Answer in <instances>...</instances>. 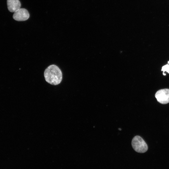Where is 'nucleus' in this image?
<instances>
[{
	"mask_svg": "<svg viewBox=\"0 0 169 169\" xmlns=\"http://www.w3.org/2000/svg\"><path fill=\"white\" fill-rule=\"evenodd\" d=\"M8 10L11 12H15L20 8L21 4L19 0H7Z\"/></svg>",
	"mask_w": 169,
	"mask_h": 169,
	"instance_id": "nucleus-5",
	"label": "nucleus"
},
{
	"mask_svg": "<svg viewBox=\"0 0 169 169\" xmlns=\"http://www.w3.org/2000/svg\"><path fill=\"white\" fill-rule=\"evenodd\" d=\"M168 64H169V61H168Z\"/></svg>",
	"mask_w": 169,
	"mask_h": 169,
	"instance_id": "nucleus-7",
	"label": "nucleus"
},
{
	"mask_svg": "<svg viewBox=\"0 0 169 169\" xmlns=\"http://www.w3.org/2000/svg\"><path fill=\"white\" fill-rule=\"evenodd\" d=\"M161 70L163 71V73H164L165 71H166L169 73V65L166 64L163 66Z\"/></svg>",
	"mask_w": 169,
	"mask_h": 169,
	"instance_id": "nucleus-6",
	"label": "nucleus"
},
{
	"mask_svg": "<svg viewBox=\"0 0 169 169\" xmlns=\"http://www.w3.org/2000/svg\"><path fill=\"white\" fill-rule=\"evenodd\" d=\"M155 96L159 103L163 104L168 103H169V89L158 90L156 93Z\"/></svg>",
	"mask_w": 169,
	"mask_h": 169,
	"instance_id": "nucleus-3",
	"label": "nucleus"
},
{
	"mask_svg": "<svg viewBox=\"0 0 169 169\" xmlns=\"http://www.w3.org/2000/svg\"><path fill=\"white\" fill-rule=\"evenodd\" d=\"M44 74L46 81L51 84L57 85L62 81V72L56 65H49L45 69Z\"/></svg>",
	"mask_w": 169,
	"mask_h": 169,
	"instance_id": "nucleus-1",
	"label": "nucleus"
},
{
	"mask_svg": "<svg viewBox=\"0 0 169 169\" xmlns=\"http://www.w3.org/2000/svg\"><path fill=\"white\" fill-rule=\"evenodd\" d=\"M29 17V14L27 10L23 8H20L14 12L13 18L18 21H24Z\"/></svg>",
	"mask_w": 169,
	"mask_h": 169,
	"instance_id": "nucleus-4",
	"label": "nucleus"
},
{
	"mask_svg": "<svg viewBox=\"0 0 169 169\" xmlns=\"http://www.w3.org/2000/svg\"><path fill=\"white\" fill-rule=\"evenodd\" d=\"M132 147L137 152L143 153L148 150V146L144 140L139 136H135L131 141Z\"/></svg>",
	"mask_w": 169,
	"mask_h": 169,
	"instance_id": "nucleus-2",
	"label": "nucleus"
}]
</instances>
